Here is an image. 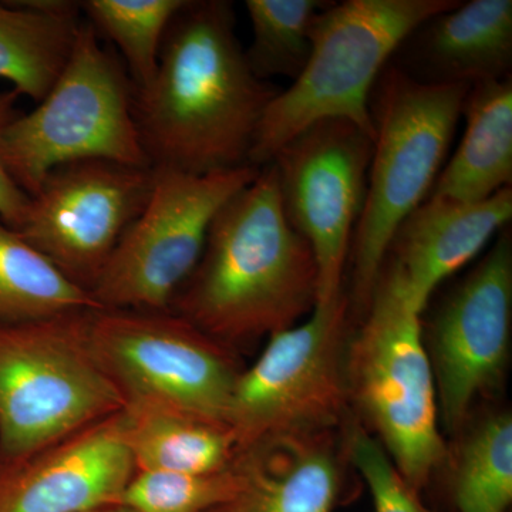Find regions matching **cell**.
I'll list each match as a JSON object with an SVG mask.
<instances>
[{
    "label": "cell",
    "instance_id": "22",
    "mask_svg": "<svg viewBox=\"0 0 512 512\" xmlns=\"http://www.w3.org/2000/svg\"><path fill=\"white\" fill-rule=\"evenodd\" d=\"M332 2L323 0H247L251 45L245 50L259 80L302 73L312 52L316 19Z\"/></svg>",
    "mask_w": 512,
    "mask_h": 512
},
{
    "label": "cell",
    "instance_id": "17",
    "mask_svg": "<svg viewBox=\"0 0 512 512\" xmlns=\"http://www.w3.org/2000/svg\"><path fill=\"white\" fill-rule=\"evenodd\" d=\"M244 484L211 512H332L342 493L333 433L275 437L238 454Z\"/></svg>",
    "mask_w": 512,
    "mask_h": 512
},
{
    "label": "cell",
    "instance_id": "14",
    "mask_svg": "<svg viewBox=\"0 0 512 512\" xmlns=\"http://www.w3.org/2000/svg\"><path fill=\"white\" fill-rule=\"evenodd\" d=\"M136 471L121 410L25 456L0 458V512H89L116 504Z\"/></svg>",
    "mask_w": 512,
    "mask_h": 512
},
{
    "label": "cell",
    "instance_id": "26",
    "mask_svg": "<svg viewBox=\"0 0 512 512\" xmlns=\"http://www.w3.org/2000/svg\"><path fill=\"white\" fill-rule=\"evenodd\" d=\"M352 429L348 456L372 493L375 512H434L421 503L419 493L407 484L379 441L363 427Z\"/></svg>",
    "mask_w": 512,
    "mask_h": 512
},
{
    "label": "cell",
    "instance_id": "15",
    "mask_svg": "<svg viewBox=\"0 0 512 512\" xmlns=\"http://www.w3.org/2000/svg\"><path fill=\"white\" fill-rule=\"evenodd\" d=\"M511 218V187L481 202L427 197L410 212L386 258L402 275L414 308L423 313L437 286L476 258Z\"/></svg>",
    "mask_w": 512,
    "mask_h": 512
},
{
    "label": "cell",
    "instance_id": "24",
    "mask_svg": "<svg viewBox=\"0 0 512 512\" xmlns=\"http://www.w3.org/2000/svg\"><path fill=\"white\" fill-rule=\"evenodd\" d=\"M458 512H505L512 501V417L494 414L458 453L454 476Z\"/></svg>",
    "mask_w": 512,
    "mask_h": 512
},
{
    "label": "cell",
    "instance_id": "21",
    "mask_svg": "<svg viewBox=\"0 0 512 512\" xmlns=\"http://www.w3.org/2000/svg\"><path fill=\"white\" fill-rule=\"evenodd\" d=\"M99 306L0 218V325L37 322Z\"/></svg>",
    "mask_w": 512,
    "mask_h": 512
},
{
    "label": "cell",
    "instance_id": "4",
    "mask_svg": "<svg viewBox=\"0 0 512 512\" xmlns=\"http://www.w3.org/2000/svg\"><path fill=\"white\" fill-rule=\"evenodd\" d=\"M458 0H346L316 19L312 52L289 89L265 110L249 165L264 168L303 128L342 119L375 138L370 96L380 74L414 29Z\"/></svg>",
    "mask_w": 512,
    "mask_h": 512
},
{
    "label": "cell",
    "instance_id": "6",
    "mask_svg": "<svg viewBox=\"0 0 512 512\" xmlns=\"http://www.w3.org/2000/svg\"><path fill=\"white\" fill-rule=\"evenodd\" d=\"M134 92L124 64L82 20L50 92L6 128L0 153L12 180L30 198L50 171L74 161L151 167L134 117Z\"/></svg>",
    "mask_w": 512,
    "mask_h": 512
},
{
    "label": "cell",
    "instance_id": "5",
    "mask_svg": "<svg viewBox=\"0 0 512 512\" xmlns=\"http://www.w3.org/2000/svg\"><path fill=\"white\" fill-rule=\"evenodd\" d=\"M420 318L402 275L386 258L348 349L350 403L417 493L447 454Z\"/></svg>",
    "mask_w": 512,
    "mask_h": 512
},
{
    "label": "cell",
    "instance_id": "25",
    "mask_svg": "<svg viewBox=\"0 0 512 512\" xmlns=\"http://www.w3.org/2000/svg\"><path fill=\"white\" fill-rule=\"evenodd\" d=\"M242 484L238 457L215 473L136 471L116 504L136 512H211L234 500Z\"/></svg>",
    "mask_w": 512,
    "mask_h": 512
},
{
    "label": "cell",
    "instance_id": "19",
    "mask_svg": "<svg viewBox=\"0 0 512 512\" xmlns=\"http://www.w3.org/2000/svg\"><path fill=\"white\" fill-rule=\"evenodd\" d=\"M80 12L70 0L0 3V79L20 96L45 99L72 53Z\"/></svg>",
    "mask_w": 512,
    "mask_h": 512
},
{
    "label": "cell",
    "instance_id": "7",
    "mask_svg": "<svg viewBox=\"0 0 512 512\" xmlns=\"http://www.w3.org/2000/svg\"><path fill=\"white\" fill-rule=\"evenodd\" d=\"M92 312L0 325V458L25 456L124 409L90 348Z\"/></svg>",
    "mask_w": 512,
    "mask_h": 512
},
{
    "label": "cell",
    "instance_id": "23",
    "mask_svg": "<svg viewBox=\"0 0 512 512\" xmlns=\"http://www.w3.org/2000/svg\"><path fill=\"white\" fill-rule=\"evenodd\" d=\"M184 3L185 0H86L80 6L97 35L119 47L134 89L141 90L156 74L165 33Z\"/></svg>",
    "mask_w": 512,
    "mask_h": 512
},
{
    "label": "cell",
    "instance_id": "9",
    "mask_svg": "<svg viewBox=\"0 0 512 512\" xmlns=\"http://www.w3.org/2000/svg\"><path fill=\"white\" fill-rule=\"evenodd\" d=\"M87 338L126 404H163L227 424L232 393L244 369L235 350L181 316L99 309L90 313Z\"/></svg>",
    "mask_w": 512,
    "mask_h": 512
},
{
    "label": "cell",
    "instance_id": "3",
    "mask_svg": "<svg viewBox=\"0 0 512 512\" xmlns=\"http://www.w3.org/2000/svg\"><path fill=\"white\" fill-rule=\"evenodd\" d=\"M470 89L417 82L392 62L373 87L372 160L350 247L353 315L362 318L369 306L394 232L429 197Z\"/></svg>",
    "mask_w": 512,
    "mask_h": 512
},
{
    "label": "cell",
    "instance_id": "28",
    "mask_svg": "<svg viewBox=\"0 0 512 512\" xmlns=\"http://www.w3.org/2000/svg\"><path fill=\"white\" fill-rule=\"evenodd\" d=\"M89 512H136L131 510V508L124 507L121 504H109L103 505V507L96 508V510H92Z\"/></svg>",
    "mask_w": 512,
    "mask_h": 512
},
{
    "label": "cell",
    "instance_id": "20",
    "mask_svg": "<svg viewBox=\"0 0 512 512\" xmlns=\"http://www.w3.org/2000/svg\"><path fill=\"white\" fill-rule=\"evenodd\" d=\"M123 414L124 436L137 471L215 473L238 457L227 424L157 403H127Z\"/></svg>",
    "mask_w": 512,
    "mask_h": 512
},
{
    "label": "cell",
    "instance_id": "12",
    "mask_svg": "<svg viewBox=\"0 0 512 512\" xmlns=\"http://www.w3.org/2000/svg\"><path fill=\"white\" fill-rule=\"evenodd\" d=\"M153 184V167L109 160L60 165L30 197L18 232L67 279L90 293L146 207Z\"/></svg>",
    "mask_w": 512,
    "mask_h": 512
},
{
    "label": "cell",
    "instance_id": "18",
    "mask_svg": "<svg viewBox=\"0 0 512 512\" xmlns=\"http://www.w3.org/2000/svg\"><path fill=\"white\" fill-rule=\"evenodd\" d=\"M466 131L430 198L481 202L512 181L511 77L476 84L464 101Z\"/></svg>",
    "mask_w": 512,
    "mask_h": 512
},
{
    "label": "cell",
    "instance_id": "13",
    "mask_svg": "<svg viewBox=\"0 0 512 512\" xmlns=\"http://www.w3.org/2000/svg\"><path fill=\"white\" fill-rule=\"evenodd\" d=\"M512 244L503 231L434 316L429 356L444 427L466 423L477 397L500 382L510 348Z\"/></svg>",
    "mask_w": 512,
    "mask_h": 512
},
{
    "label": "cell",
    "instance_id": "8",
    "mask_svg": "<svg viewBox=\"0 0 512 512\" xmlns=\"http://www.w3.org/2000/svg\"><path fill=\"white\" fill-rule=\"evenodd\" d=\"M352 303L343 289L301 325L269 336L242 370L227 424L238 451L286 436L333 433L348 413Z\"/></svg>",
    "mask_w": 512,
    "mask_h": 512
},
{
    "label": "cell",
    "instance_id": "10",
    "mask_svg": "<svg viewBox=\"0 0 512 512\" xmlns=\"http://www.w3.org/2000/svg\"><path fill=\"white\" fill-rule=\"evenodd\" d=\"M261 168L211 174L154 168L143 212L130 225L90 296L100 309L168 311L200 261L215 215Z\"/></svg>",
    "mask_w": 512,
    "mask_h": 512
},
{
    "label": "cell",
    "instance_id": "16",
    "mask_svg": "<svg viewBox=\"0 0 512 512\" xmlns=\"http://www.w3.org/2000/svg\"><path fill=\"white\" fill-rule=\"evenodd\" d=\"M392 62L424 84L473 87L507 79L512 63L511 0H471L431 16L400 45Z\"/></svg>",
    "mask_w": 512,
    "mask_h": 512
},
{
    "label": "cell",
    "instance_id": "27",
    "mask_svg": "<svg viewBox=\"0 0 512 512\" xmlns=\"http://www.w3.org/2000/svg\"><path fill=\"white\" fill-rule=\"evenodd\" d=\"M19 96L20 94L13 89L0 92V146H2L6 128L22 114L18 110ZM29 204V195L20 190L12 180L0 153V218L10 228L19 231L28 214Z\"/></svg>",
    "mask_w": 512,
    "mask_h": 512
},
{
    "label": "cell",
    "instance_id": "1",
    "mask_svg": "<svg viewBox=\"0 0 512 512\" xmlns=\"http://www.w3.org/2000/svg\"><path fill=\"white\" fill-rule=\"evenodd\" d=\"M235 29L228 0H185L171 20L153 80L134 92L151 167L202 175L249 165L279 90L252 73Z\"/></svg>",
    "mask_w": 512,
    "mask_h": 512
},
{
    "label": "cell",
    "instance_id": "11",
    "mask_svg": "<svg viewBox=\"0 0 512 512\" xmlns=\"http://www.w3.org/2000/svg\"><path fill=\"white\" fill-rule=\"evenodd\" d=\"M373 137L352 121L303 128L271 163L289 224L308 242L318 268V302L343 291V272L362 212Z\"/></svg>",
    "mask_w": 512,
    "mask_h": 512
},
{
    "label": "cell",
    "instance_id": "2",
    "mask_svg": "<svg viewBox=\"0 0 512 512\" xmlns=\"http://www.w3.org/2000/svg\"><path fill=\"white\" fill-rule=\"evenodd\" d=\"M318 302V268L286 218L272 164L215 215L168 311L232 350L292 328Z\"/></svg>",
    "mask_w": 512,
    "mask_h": 512
}]
</instances>
